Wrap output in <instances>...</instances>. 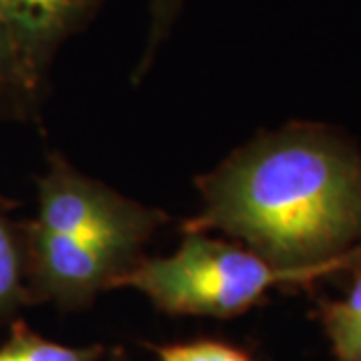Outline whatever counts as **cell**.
<instances>
[{"instance_id":"7a4b0ae2","label":"cell","mask_w":361,"mask_h":361,"mask_svg":"<svg viewBox=\"0 0 361 361\" xmlns=\"http://www.w3.org/2000/svg\"><path fill=\"white\" fill-rule=\"evenodd\" d=\"M360 263L361 241L329 261L285 267L207 233H185L173 255L142 257L113 287H133L165 313L229 319L257 305L277 285L310 283Z\"/></svg>"},{"instance_id":"277c9868","label":"cell","mask_w":361,"mask_h":361,"mask_svg":"<svg viewBox=\"0 0 361 361\" xmlns=\"http://www.w3.org/2000/svg\"><path fill=\"white\" fill-rule=\"evenodd\" d=\"M28 253V287L35 303L52 301L63 310H80L103 289L135 267L111 251L87 245L61 233L25 223Z\"/></svg>"},{"instance_id":"3957f363","label":"cell","mask_w":361,"mask_h":361,"mask_svg":"<svg viewBox=\"0 0 361 361\" xmlns=\"http://www.w3.org/2000/svg\"><path fill=\"white\" fill-rule=\"evenodd\" d=\"M163 221L165 213L80 175L63 157L52 155L39 179V217L32 221L37 227L111 251L133 265L141 261L142 245Z\"/></svg>"},{"instance_id":"8fae6325","label":"cell","mask_w":361,"mask_h":361,"mask_svg":"<svg viewBox=\"0 0 361 361\" xmlns=\"http://www.w3.org/2000/svg\"><path fill=\"white\" fill-rule=\"evenodd\" d=\"M180 0H151V39L147 44V54L142 59L141 71L149 68V61L153 59L159 42L167 37L169 28L179 13Z\"/></svg>"},{"instance_id":"52a82bcc","label":"cell","mask_w":361,"mask_h":361,"mask_svg":"<svg viewBox=\"0 0 361 361\" xmlns=\"http://www.w3.org/2000/svg\"><path fill=\"white\" fill-rule=\"evenodd\" d=\"M322 322L336 361H361V273L343 299L323 303Z\"/></svg>"},{"instance_id":"30bf717a","label":"cell","mask_w":361,"mask_h":361,"mask_svg":"<svg viewBox=\"0 0 361 361\" xmlns=\"http://www.w3.org/2000/svg\"><path fill=\"white\" fill-rule=\"evenodd\" d=\"M155 353L159 361H253L245 351L213 339L159 345Z\"/></svg>"},{"instance_id":"6da1fadb","label":"cell","mask_w":361,"mask_h":361,"mask_svg":"<svg viewBox=\"0 0 361 361\" xmlns=\"http://www.w3.org/2000/svg\"><path fill=\"white\" fill-rule=\"evenodd\" d=\"M183 233L221 231L271 263L315 265L361 241V161L313 130L267 135L197 179Z\"/></svg>"},{"instance_id":"ba28073f","label":"cell","mask_w":361,"mask_h":361,"mask_svg":"<svg viewBox=\"0 0 361 361\" xmlns=\"http://www.w3.org/2000/svg\"><path fill=\"white\" fill-rule=\"evenodd\" d=\"M103 353V345L71 348L51 341L20 319L11 323V336L0 345V361H99Z\"/></svg>"},{"instance_id":"8992f818","label":"cell","mask_w":361,"mask_h":361,"mask_svg":"<svg viewBox=\"0 0 361 361\" xmlns=\"http://www.w3.org/2000/svg\"><path fill=\"white\" fill-rule=\"evenodd\" d=\"M32 303L25 223H14L0 207V325L14 322L16 313Z\"/></svg>"},{"instance_id":"9c48e42d","label":"cell","mask_w":361,"mask_h":361,"mask_svg":"<svg viewBox=\"0 0 361 361\" xmlns=\"http://www.w3.org/2000/svg\"><path fill=\"white\" fill-rule=\"evenodd\" d=\"M39 89V85L32 80L23 65L13 37L0 14V92H13L18 97H35Z\"/></svg>"},{"instance_id":"7c38bea8","label":"cell","mask_w":361,"mask_h":361,"mask_svg":"<svg viewBox=\"0 0 361 361\" xmlns=\"http://www.w3.org/2000/svg\"><path fill=\"white\" fill-rule=\"evenodd\" d=\"M111 361H129V357H127V353H125L123 349H113Z\"/></svg>"},{"instance_id":"5b68a950","label":"cell","mask_w":361,"mask_h":361,"mask_svg":"<svg viewBox=\"0 0 361 361\" xmlns=\"http://www.w3.org/2000/svg\"><path fill=\"white\" fill-rule=\"evenodd\" d=\"M104 0H0V14L28 75L40 87L54 52L89 25Z\"/></svg>"}]
</instances>
